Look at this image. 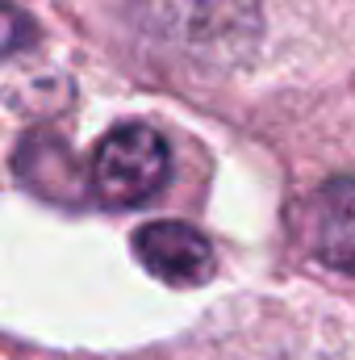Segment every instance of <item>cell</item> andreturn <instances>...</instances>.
<instances>
[{"label":"cell","mask_w":355,"mask_h":360,"mask_svg":"<svg viewBox=\"0 0 355 360\" xmlns=\"http://www.w3.org/2000/svg\"><path fill=\"white\" fill-rule=\"evenodd\" d=\"M314 252L339 272L355 276V180H335L314 201Z\"/></svg>","instance_id":"277c9868"},{"label":"cell","mask_w":355,"mask_h":360,"mask_svg":"<svg viewBox=\"0 0 355 360\" xmlns=\"http://www.w3.org/2000/svg\"><path fill=\"white\" fill-rule=\"evenodd\" d=\"M138 264L168 285H201L213 276V243L188 222H147L134 235Z\"/></svg>","instance_id":"3957f363"},{"label":"cell","mask_w":355,"mask_h":360,"mask_svg":"<svg viewBox=\"0 0 355 360\" xmlns=\"http://www.w3.org/2000/svg\"><path fill=\"white\" fill-rule=\"evenodd\" d=\"M138 21L188 55H234L260 30L255 0H138Z\"/></svg>","instance_id":"6da1fadb"},{"label":"cell","mask_w":355,"mask_h":360,"mask_svg":"<svg viewBox=\"0 0 355 360\" xmlns=\"http://www.w3.org/2000/svg\"><path fill=\"white\" fill-rule=\"evenodd\" d=\"M168 172L172 155L159 130H151L147 122H121L96 143L88 184L100 197V205L126 210V205H147L168 184Z\"/></svg>","instance_id":"7a4b0ae2"}]
</instances>
